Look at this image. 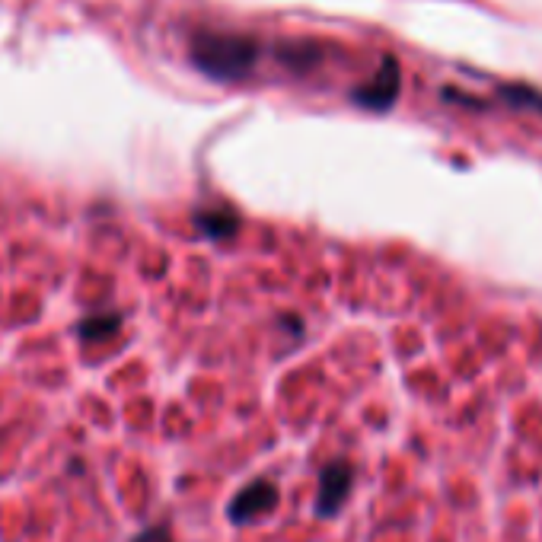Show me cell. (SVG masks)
<instances>
[{
	"mask_svg": "<svg viewBox=\"0 0 542 542\" xmlns=\"http://www.w3.org/2000/svg\"><path fill=\"white\" fill-rule=\"evenodd\" d=\"M278 488L275 482H268V479H256V482H249L240 495H236L227 507V517L230 523H236V527H246V523L252 520H259L262 514L268 511H275L278 507Z\"/></svg>",
	"mask_w": 542,
	"mask_h": 542,
	"instance_id": "1",
	"label": "cell"
},
{
	"mask_svg": "<svg viewBox=\"0 0 542 542\" xmlns=\"http://www.w3.org/2000/svg\"><path fill=\"white\" fill-rule=\"evenodd\" d=\"M118 326H122V316H115V313H93V316H87L77 326V332H80V338H87V342H93V338L99 342V338L115 335Z\"/></svg>",
	"mask_w": 542,
	"mask_h": 542,
	"instance_id": "3",
	"label": "cell"
},
{
	"mask_svg": "<svg viewBox=\"0 0 542 542\" xmlns=\"http://www.w3.org/2000/svg\"><path fill=\"white\" fill-rule=\"evenodd\" d=\"M354 485V469L348 463H329L319 476V491H316V514L332 517L342 511V504L351 495Z\"/></svg>",
	"mask_w": 542,
	"mask_h": 542,
	"instance_id": "2",
	"label": "cell"
},
{
	"mask_svg": "<svg viewBox=\"0 0 542 542\" xmlns=\"http://www.w3.org/2000/svg\"><path fill=\"white\" fill-rule=\"evenodd\" d=\"M195 224H198V230L205 233V236H214V240H224V236H233V230H236V217L227 214V211H220V214H198V217H195Z\"/></svg>",
	"mask_w": 542,
	"mask_h": 542,
	"instance_id": "4",
	"label": "cell"
},
{
	"mask_svg": "<svg viewBox=\"0 0 542 542\" xmlns=\"http://www.w3.org/2000/svg\"><path fill=\"white\" fill-rule=\"evenodd\" d=\"M131 542H173V536H169V530L163 527V523H157V527H147V530H141V533L134 536Z\"/></svg>",
	"mask_w": 542,
	"mask_h": 542,
	"instance_id": "5",
	"label": "cell"
}]
</instances>
